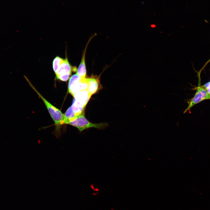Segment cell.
I'll use <instances>...</instances> for the list:
<instances>
[{"label": "cell", "mask_w": 210, "mask_h": 210, "mask_svg": "<svg viewBox=\"0 0 210 210\" xmlns=\"http://www.w3.org/2000/svg\"><path fill=\"white\" fill-rule=\"evenodd\" d=\"M91 96L87 90L78 91L73 95L74 97L73 101L79 105L85 108Z\"/></svg>", "instance_id": "277c9868"}, {"label": "cell", "mask_w": 210, "mask_h": 210, "mask_svg": "<svg viewBox=\"0 0 210 210\" xmlns=\"http://www.w3.org/2000/svg\"><path fill=\"white\" fill-rule=\"evenodd\" d=\"M151 27H155V25H154V24H153V25H151Z\"/></svg>", "instance_id": "5bb4252c"}, {"label": "cell", "mask_w": 210, "mask_h": 210, "mask_svg": "<svg viewBox=\"0 0 210 210\" xmlns=\"http://www.w3.org/2000/svg\"><path fill=\"white\" fill-rule=\"evenodd\" d=\"M210 62V58L205 63V64L203 66V67L200 70V72L201 71L205 68L206 66Z\"/></svg>", "instance_id": "4fadbf2b"}, {"label": "cell", "mask_w": 210, "mask_h": 210, "mask_svg": "<svg viewBox=\"0 0 210 210\" xmlns=\"http://www.w3.org/2000/svg\"><path fill=\"white\" fill-rule=\"evenodd\" d=\"M63 60V59L58 56L54 59L52 62V67L55 73L58 69Z\"/></svg>", "instance_id": "9c48e42d"}, {"label": "cell", "mask_w": 210, "mask_h": 210, "mask_svg": "<svg viewBox=\"0 0 210 210\" xmlns=\"http://www.w3.org/2000/svg\"><path fill=\"white\" fill-rule=\"evenodd\" d=\"M87 90L92 95L96 93L99 88V84L98 80L94 77L88 78Z\"/></svg>", "instance_id": "ba28073f"}, {"label": "cell", "mask_w": 210, "mask_h": 210, "mask_svg": "<svg viewBox=\"0 0 210 210\" xmlns=\"http://www.w3.org/2000/svg\"><path fill=\"white\" fill-rule=\"evenodd\" d=\"M25 78L30 86L43 102L56 127H58V126L60 125L64 124V114L62 113L60 110L52 105L46 100L36 89L27 78L26 77H25Z\"/></svg>", "instance_id": "6da1fadb"}, {"label": "cell", "mask_w": 210, "mask_h": 210, "mask_svg": "<svg viewBox=\"0 0 210 210\" xmlns=\"http://www.w3.org/2000/svg\"><path fill=\"white\" fill-rule=\"evenodd\" d=\"M82 78L77 74L73 75L70 78L68 83V88H69L75 83L79 81Z\"/></svg>", "instance_id": "30bf717a"}, {"label": "cell", "mask_w": 210, "mask_h": 210, "mask_svg": "<svg viewBox=\"0 0 210 210\" xmlns=\"http://www.w3.org/2000/svg\"><path fill=\"white\" fill-rule=\"evenodd\" d=\"M205 89L209 94V99H210V81L207 83L202 86Z\"/></svg>", "instance_id": "7c38bea8"}, {"label": "cell", "mask_w": 210, "mask_h": 210, "mask_svg": "<svg viewBox=\"0 0 210 210\" xmlns=\"http://www.w3.org/2000/svg\"><path fill=\"white\" fill-rule=\"evenodd\" d=\"M88 88L87 78H82L68 89L69 92L73 96L78 92L87 90Z\"/></svg>", "instance_id": "5b68a950"}, {"label": "cell", "mask_w": 210, "mask_h": 210, "mask_svg": "<svg viewBox=\"0 0 210 210\" xmlns=\"http://www.w3.org/2000/svg\"><path fill=\"white\" fill-rule=\"evenodd\" d=\"M70 75L71 74H63L59 75L56 77L57 79L62 81H66L68 80Z\"/></svg>", "instance_id": "8fae6325"}, {"label": "cell", "mask_w": 210, "mask_h": 210, "mask_svg": "<svg viewBox=\"0 0 210 210\" xmlns=\"http://www.w3.org/2000/svg\"><path fill=\"white\" fill-rule=\"evenodd\" d=\"M94 36L91 37L87 42L83 53L81 62L77 69L76 74L82 78H85L86 74V69L85 64V56L87 49L89 43Z\"/></svg>", "instance_id": "8992f818"}, {"label": "cell", "mask_w": 210, "mask_h": 210, "mask_svg": "<svg viewBox=\"0 0 210 210\" xmlns=\"http://www.w3.org/2000/svg\"><path fill=\"white\" fill-rule=\"evenodd\" d=\"M72 67L69 62L68 58L63 59L58 69L55 73L56 77L63 74H71Z\"/></svg>", "instance_id": "52a82bcc"}, {"label": "cell", "mask_w": 210, "mask_h": 210, "mask_svg": "<svg viewBox=\"0 0 210 210\" xmlns=\"http://www.w3.org/2000/svg\"><path fill=\"white\" fill-rule=\"evenodd\" d=\"M66 124L77 128L80 132L90 127L103 129L107 126L105 123L95 124L90 122L85 117L84 112L69 121Z\"/></svg>", "instance_id": "7a4b0ae2"}, {"label": "cell", "mask_w": 210, "mask_h": 210, "mask_svg": "<svg viewBox=\"0 0 210 210\" xmlns=\"http://www.w3.org/2000/svg\"><path fill=\"white\" fill-rule=\"evenodd\" d=\"M209 94L202 86L198 87L194 97L189 101L188 106L183 112L185 113L193 106L204 100L209 99Z\"/></svg>", "instance_id": "3957f363"}]
</instances>
